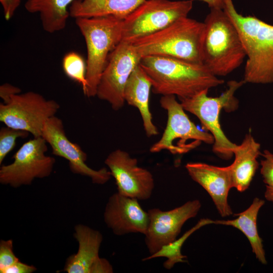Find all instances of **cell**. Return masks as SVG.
Wrapping results in <instances>:
<instances>
[{
    "label": "cell",
    "mask_w": 273,
    "mask_h": 273,
    "mask_svg": "<svg viewBox=\"0 0 273 273\" xmlns=\"http://www.w3.org/2000/svg\"><path fill=\"white\" fill-rule=\"evenodd\" d=\"M140 65L151 80L153 93L173 95L179 100L224 83L223 79L214 75L203 64L148 56L142 58Z\"/></svg>",
    "instance_id": "obj_1"
},
{
    "label": "cell",
    "mask_w": 273,
    "mask_h": 273,
    "mask_svg": "<svg viewBox=\"0 0 273 273\" xmlns=\"http://www.w3.org/2000/svg\"><path fill=\"white\" fill-rule=\"evenodd\" d=\"M223 10L236 26L247 58L245 83H273V25L255 16H243L233 0H223Z\"/></svg>",
    "instance_id": "obj_2"
},
{
    "label": "cell",
    "mask_w": 273,
    "mask_h": 273,
    "mask_svg": "<svg viewBox=\"0 0 273 273\" xmlns=\"http://www.w3.org/2000/svg\"><path fill=\"white\" fill-rule=\"evenodd\" d=\"M203 22L202 64L214 75L226 76L246 57L239 33L222 9H210Z\"/></svg>",
    "instance_id": "obj_3"
},
{
    "label": "cell",
    "mask_w": 273,
    "mask_h": 273,
    "mask_svg": "<svg viewBox=\"0 0 273 273\" xmlns=\"http://www.w3.org/2000/svg\"><path fill=\"white\" fill-rule=\"evenodd\" d=\"M205 25L188 17L131 42L142 57L156 56L202 64Z\"/></svg>",
    "instance_id": "obj_4"
},
{
    "label": "cell",
    "mask_w": 273,
    "mask_h": 273,
    "mask_svg": "<svg viewBox=\"0 0 273 273\" xmlns=\"http://www.w3.org/2000/svg\"><path fill=\"white\" fill-rule=\"evenodd\" d=\"M75 20L86 47L88 86L85 95L93 97L96 96L97 87L110 55L122 40L123 20L113 16Z\"/></svg>",
    "instance_id": "obj_5"
},
{
    "label": "cell",
    "mask_w": 273,
    "mask_h": 273,
    "mask_svg": "<svg viewBox=\"0 0 273 273\" xmlns=\"http://www.w3.org/2000/svg\"><path fill=\"white\" fill-rule=\"evenodd\" d=\"M245 83L244 80H231L228 82V88L218 97H208L209 89H205L193 97L179 100L184 110L195 115L212 135V150L224 160L232 158L233 149L237 145L229 140L222 131L219 122L220 113L223 108L229 107L231 111L235 109L237 100L234 94Z\"/></svg>",
    "instance_id": "obj_6"
},
{
    "label": "cell",
    "mask_w": 273,
    "mask_h": 273,
    "mask_svg": "<svg viewBox=\"0 0 273 273\" xmlns=\"http://www.w3.org/2000/svg\"><path fill=\"white\" fill-rule=\"evenodd\" d=\"M160 104L167 112V121L161 138L150 147L151 153L167 150L172 154H183L195 149L202 143L213 144L212 135L198 128L190 119L176 96H162Z\"/></svg>",
    "instance_id": "obj_7"
},
{
    "label": "cell",
    "mask_w": 273,
    "mask_h": 273,
    "mask_svg": "<svg viewBox=\"0 0 273 273\" xmlns=\"http://www.w3.org/2000/svg\"><path fill=\"white\" fill-rule=\"evenodd\" d=\"M193 0H145L123 20L122 41L131 43L188 17Z\"/></svg>",
    "instance_id": "obj_8"
},
{
    "label": "cell",
    "mask_w": 273,
    "mask_h": 273,
    "mask_svg": "<svg viewBox=\"0 0 273 273\" xmlns=\"http://www.w3.org/2000/svg\"><path fill=\"white\" fill-rule=\"evenodd\" d=\"M60 105L32 91L13 96L0 104V121L6 126L22 130L34 137L41 136L47 121L55 114Z\"/></svg>",
    "instance_id": "obj_9"
},
{
    "label": "cell",
    "mask_w": 273,
    "mask_h": 273,
    "mask_svg": "<svg viewBox=\"0 0 273 273\" xmlns=\"http://www.w3.org/2000/svg\"><path fill=\"white\" fill-rule=\"evenodd\" d=\"M47 143L42 136L34 137L22 145L14 155V161L0 168V183L14 188L30 185L36 178L49 177L55 159L46 155Z\"/></svg>",
    "instance_id": "obj_10"
},
{
    "label": "cell",
    "mask_w": 273,
    "mask_h": 273,
    "mask_svg": "<svg viewBox=\"0 0 273 273\" xmlns=\"http://www.w3.org/2000/svg\"><path fill=\"white\" fill-rule=\"evenodd\" d=\"M142 56L131 43L121 40L109 56L99 82L96 96L117 111L124 106L127 81Z\"/></svg>",
    "instance_id": "obj_11"
},
{
    "label": "cell",
    "mask_w": 273,
    "mask_h": 273,
    "mask_svg": "<svg viewBox=\"0 0 273 273\" xmlns=\"http://www.w3.org/2000/svg\"><path fill=\"white\" fill-rule=\"evenodd\" d=\"M201 207L199 200L189 201L168 211L158 208L149 209V222L145 235V242L150 255L177 239L184 223L195 217Z\"/></svg>",
    "instance_id": "obj_12"
},
{
    "label": "cell",
    "mask_w": 273,
    "mask_h": 273,
    "mask_svg": "<svg viewBox=\"0 0 273 273\" xmlns=\"http://www.w3.org/2000/svg\"><path fill=\"white\" fill-rule=\"evenodd\" d=\"M52 148V154L66 159L71 171L89 177L94 184L103 185L111 177L109 170L104 167L95 170L85 163L86 154L78 144L70 141L66 135L62 120L54 116L46 122L41 134Z\"/></svg>",
    "instance_id": "obj_13"
},
{
    "label": "cell",
    "mask_w": 273,
    "mask_h": 273,
    "mask_svg": "<svg viewBox=\"0 0 273 273\" xmlns=\"http://www.w3.org/2000/svg\"><path fill=\"white\" fill-rule=\"evenodd\" d=\"M105 163L115 179L118 193L140 200L151 197L154 188L153 175L138 166L136 158L117 149L108 155Z\"/></svg>",
    "instance_id": "obj_14"
},
{
    "label": "cell",
    "mask_w": 273,
    "mask_h": 273,
    "mask_svg": "<svg viewBox=\"0 0 273 273\" xmlns=\"http://www.w3.org/2000/svg\"><path fill=\"white\" fill-rule=\"evenodd\" d=\"M78 247L77 252L66 259L63 271L67 273H112L109 261L99 256L102 234L87 225L78 224L73 233Z\"/></svg>",
    "instance_id": "obj_15"
},
{
    "label": "cell",
    "mask_w": 273,
    "mask_h": 273,
    "mask_svg": "<svg viewBox=\"0 0 273 273\" xmlns=\"http://www.w3.org/2000/svg\"><path fill=\"white\" fill-rule=\"evenodd\" d=\"M138 200L118 192L109 198L103 218L107 226L115 235L145 234L149 222V214L142 208Z\"/></svg>",
    "instance_id": "obj_16"
},
{
    "label": "cell",
    "mask_w": 273,
    "mask_h": 273,
    "mask_svg": "<svg viewBox=\"0 0 273 273\" xmlns=\"http://www.w3.org/2000/svg\"><path fill=\"white\" fill-rule=\"evenodd\" d=\"M185 167L191 178L208 193L219 214L222 217L232 215L233 211L228 198L233 185L228 166L189 162Z\"/></svg>",
    "instance_id": "obj_17"
},
{
    "label": "cell",
    "mask_w": 273,
    "mask_h": 273,
    "mask_svg": "<svg viewBox=\"0 0 273 273\" xmlns=\"http://www.w3.org/2000/svg\"><path fill=\"white\" fill-rule=\"evenodd\" d=\"M260 145L251 132L246 134L240 145L233 149L234 162L228 166L233 188L243 192L249 188L259 167L257 158L261 154Z\"/></svg>",
    "instance_id": "obj_18"
},
{
    "label": "cell",
    "mask_w": 273,
    "mask_h": 273,
    "mask_svg": "<svg viewBox=\"0 0 273 273\" xmlns=\"http://www.w3.org/2000/svg\"><path fill=\"white\" fill-rule=\"evenodd\" d=\"M152 83L139 64L133 70L126 84L124 99L129 105L139 111L145 133L148 137L157 135L158 130L152 120L149 107V98Z\"/></svg>",
    "instance_id": "obj_19"
},
{
    "label": "cell",
    "mask_w": 273,
    "mask_h": 273,
    "mask_svg": "<svg viewBox=\"0 0 273 273\" xmlns=\"http://www.w3.org/2000/svg\"><path fill=\"white\" fill-rule=\"evenodd\" d=\"M145 0H75L70 16L92 18L113 16L124 20Z\"/></svg>",
    "instance_id": "obj_20"
},
{
    "label": "cell",
    "mask_w": 273,
    "mask_h": 273,
    "mask_svg": "<svg viewBox=\"0 0 273 273\" xmlns=\"http://www.w3.org/2000/svg\"><path fill=\"white\" fill-rule=\"evenodd\" d=\"M265 201L255 198L250 206L245 210L234 216L237 217L231 220H214V223L230 225L242 232L248 240L256 259L262 264H267L263 240L259 236L257 228V218L260 208Z\"/></svg>",
    "instance_id": "obj_21"
},
{
    "label": "cell",
    "mask_w": 273,
    "mask_h": 273,
    "mask_svg": "<svg viewBox=\"0 0 273 273\" xmlns=\"http://www.w3.org/2000/svg\"><path fill=\"white\" fill-rule=\"evenodd\" d=\"M75 0H27L25 10L38 13L43 29L52 33L65 28L70 16L69 7Z\"/></svg>",
    "instance_id": "obj_22"
},
{
    "label": "cell",
    "mask_w": 273,
    "mask_h": 273,
    "mask_svg": "<svg viewBox=\"0 0 273 273\" xmlns=\"http://www.w3.org/2000/svg\"><path fill=\"white\" fill-rule=\"evenodd\" d=\"M211 223H214V220L209 218L201 219L195 225L187 231L181 237L163 246L157 252L143 258L142 260L144 261L158 257H165L167 259L163 263V267L167 269H170L177 263L187 262V256L183 255L181 252L184 243L197 230L204 225Z\"/></svg>",
    "instance_id": "obj_23"
},
{
    "label": "cell",
    "mask_w": 273,
    "mask_h": 273,
    "mask_svg": "<svg viewBox=\"0 0 273 273\" xmlns=\"http://www.w3.org/2000/svg\"><path fill=\"white\" fill-rule=\"evenodd\" d=\"M62 68L69 78L81 85L85 95L88 84L86 77V63L82 57L75 52L68 53L63 58Z\"/></svg>",
    "instance_id": "obj_24"
},
{
    "label": "cell",
    "mask_w": 273,
    "mask_h": 273,
    "mask_svg": "<svg viewBox=\"0 0 273 273\" xmlns=\"http://www.w3.org/2000/svg\"><path fill=\"white\" fill-rule=\"evenodd\" d=\"M29 134L27 131L6 126L0 129V164L7 155L14 149L18 138H26Z\"/></svg>",
    "instance_id": "obj_25"
},
{
    "label": "cell",
    "mask_w": 273,
    "mask_h": 273,
    "mask_svg": "<svg viewBox=\"0 0 273 273\" xmlns=\"http://www.w3.org/2000/svg\"><path fill=\"white\" fill-rule=\"evenodd\" d=\"M261 155L263 157L260 161V173L265 185L264 197L273 204V154L265 150Z\"/></svg>",
    "instance_id": "obj_26"
},
{
    "label": "cell",
    "mask_w": 273,
    "mask_h": 273,
    "mask_svg": "<svg viewBox=\"0 0 273 273\" xmlns=\"http://www.w3.org/2000/svg\"><path fill=\"white\" fill-rule=\"evenodd\" d=\"M12 239L0 241V272L19 260L13 251Z\"/></svg>",
    "instance_id": "obj_27"
},
{
    "label": "cell",
    "mask_w": 273,
    "mask_h": 273,
    "mask_svg": "<svg viewBox=\"0 0 273 273\" xmlns=\"http://www.w3.org/2000/svg\"><path fill=\"white\" fill-rule=\"evenodd\" d=\"M37 270L32 265H28L20 260L5 269L2 273H32Z\"/></svg>",
    "instance_id": "obj_28"
},
{
    "label": "cell",
    "mask_w": 273,
    "mask_h": 273,
    "mask_svg": "<svg viewBox=\"0 0 273 273\" xmlns=\"http://www.w3.org/2000/svg\"><path fill=\"white\" fill-rule=\"evenodd\" d=\"M21 1V0H0L6 20L8 21L12 18L20 6Z\"/></svg>",
    "instance_id": "obj_29"
},
{
    "label": "cell",
    "mask_w": 273,
    "mask_h": 273,
    "mask_svg": "<svg viewBox=\"0 0 273 273\" xmlns=\"http://www.w3.org/2000/svg\"><path fill=\"white\" fill-rule=\"evenodd\" d=\"M20 92L19 87L9 83H4L0 86V97L4 103H7L13 96L20 94Z\"/></svg>",
    "instance_id": "obj_30"
},
{
    "label": "cell",
    "mask_w": 273,
    "mask_h": 273,
    "mask_svg": "<svg viewBox=\"0 0 273 273\" xmlns=\"http://www.w3.org/2000/svg\"><path fill=\"white\" fill-rule=\"evenodd\" d=\"M194 1V0H193ZM207 4L210 9H222L224 6L223 0H197Z\"/></svg>",
    "instance_id": "obj_31"
}]
</instances>
